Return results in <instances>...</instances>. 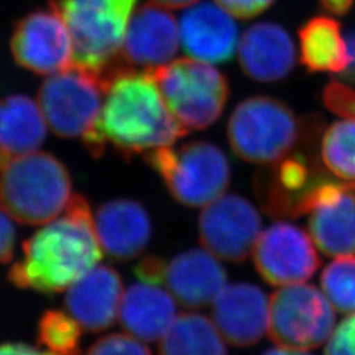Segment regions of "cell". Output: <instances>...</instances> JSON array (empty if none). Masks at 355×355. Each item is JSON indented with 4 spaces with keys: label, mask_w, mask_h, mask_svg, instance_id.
<instances>
[{
    "label": "cell",
    "mask_w": 355,
    "mask_h": 355,
    "mask_svg": "<svg viewBox=\"0 0 355 355\" xmlns=\"http://www.w3.org/2000/svg\"><path fill=\"white\" fill-rule=\"evenodd\" d=\"M102 250L89 203L76 193L64 215L24 241L23 257L10 267L7 278L20 290L62 292L101 262Z\"/></svg>",
    "instance_id": "cell-1"
},
{
    "label": "cell",
    "mask_w": 355,
    "mask_h": 355,
    "mask_svg": "<svg viewBox=\"0 0 355 355\" xmlns=\"http://www.w3.org/2000/svg\"><path fill=\"white\" fill-rule=\"evenodd\" d=\"M98 127L128 155L170 146L189 133L170 112L150 73L127 67L108 83Z\"/></svg>",
    "instance_id": "cell-2"
},
{
    "label": "cell",
    "mask_w": 355,
    "mask_h": 355,
    "mask_svg": "<svg viewBox=\"0 0 355 355\" xmlns=\"http://www.w3.org/2000/svg\"><path fill=\"white\" fill-rule=\"evenodd\" d=\"M71 178L53 154L33 152L13 158L0 173V208L24 225H44L70 203Z\"/></svg>",
    "instance_id": "cell-3"
},
{
    "label": "cell",
    "mask_w": 355,
    "mask_h": 355,
    "mask_svg": "<svg viewBox=\"0 0 355 355\" xmlns=\"http://www.w3.org/2000/svg\"><path fill=\"white\" fill-rule=\"evenodd\" d=\"M137 0H51L69 29L74 64L107 80L121 64V46Z\"/></svg>",
    "instance_id": "cell-4"
},
{
    "label": "cell",
    "mask_w": 355,
    "mask_h": 355,
    "mask_svg": "<svg viewBox=\"0 0 355 355\" xmlns=\"http://www.w3.org/2000/svg\"><path fill=\"white\" fill-rule=\"evenodd\" d=\"M108 83L78 64L49 76L38 91V105L51 132L64 139L80 137L89 154L102 155L107 141L98 123Z\"/></svg>",
    "instance_id": "cell-5"
},
{
    "label": "cell",
    "mask_w": 355,
    "mask_h": 355,
    "mask_svg": "<svg viewBox=\"0 0 355 355\" xmlns=\"http://www.w3.org/2000/svg\"><path fill=\"white\" fill-rule=\"evenodd\" d=\"M145 159L164 179L174 199L187 207L214 202L230 180L227 155L208 141L161 146L145 153Z\"/></svg>",
    "instance_id": "cell-6"
},
{
    "label": "cell",
    "mask_w": 355,
    "mask_h": 355,
    "mask_svg": "<svg viewBox=\"0 0 355 355\" xmlns=\"http://www.w3.org/2000/svg\"><path fill=\"white\" fill-rule=\"evenodd\" d=\"M302 127L286 103L253 96L240 103L229 117L232 150L250 164L272 165L292 152Z\"/></svg>",
    "instance_id": "cell-7"
},
{
    "label": "cell",
    "mask_w": 355,
    "mask_h": 355,
    "mask_svg": "<svg viewBox=\"0 0 355 355\" xmlns=\"http://www.w3.org/2000/svg\"><path fill=\"white\" fill-rule=\"evenodd\" d=\"M149 73L170 112L189 130L211 127L228 102V79L208 62L182 58Z\"/></svg>",
    "instance_id": "cell-8"
},
{
    "label": "cell",
    "mask_w": 355,
    "mask_h": 355,
    "mask_svg": "<svg viewBox=\"0 0 355 355\" xmlns=\"http://www.w3.org/2000/svg\"><path fill=\"white\" fill-rule=\"evenodd\" d=\"M334 325V306L313 286H286L270 299L267 330L280 347L304 352L316 349L329 340Z\"/></svg>",
    "instance_id": "cell-9"
},
{
    "label": "cell",
    "mask_w": 355,
    "mask_h": 355,
    "mask_svg": "<svg viewBox=\"0 0 355 355\" xmlns=\"http://www.w3.org/2000/svg\"><path fill=\"white\" fill-rule=\"evenodd\" d=\"M262 220L253 204L240 195H221L204 205L199 218L200 242L209 253L228 262H242L253 253Z\"/></svg>",
    "instance_id": "cell-10"
},
{
    "label": "cell",
    "mask_w": 355,
    "mask_h": 355,
    "mask_svg": "<svg viewBox=\"0 0 355 355\" xmlns=\"http://www.w3.org/2000/svg\"><path fill=\"white\" fill-rule=\"evenodd\" d=\"M308 215V229L318 249L330 257L355 255V190L345 183L318 182L297 216Z\"/></svg>",
    "instance_id": "cell-11"
},
{
    "label": "cell",
    "mask_w": 355,
    "mask_h": 355,
    "mask_svg": "<svg viewBox=\"0 0 355 355\" xmlns=\"http://www.w3.org/2000/svg\"><path fill=\"white\" fill-rule=\"evenodd\" d=\"M252 254L257 271L277 287L304 283L320 266L311 237L303 229L284 221L263 230Z\"/></svg>",
    "instance_id": "cell-12"
},
{
    "label": "cell",
    "mask_w": 355,
    "mask_h": 355,
    "mask_svg": "<svg viewBox=\"0 0 355 355\" xmlns=\"http://www.w3.org/2000/svg\"><path fill=\"white\" fill-rule=\"evenodd\" d=\"M11 51L17 64L41 76L62 73L74 64L69 29L53 10L21 19L13 31Z\"/></svg>",
    "instance_id": "cell-13"
},
{
    "label": "cell",
    "mask_w": 355,
    "mask_h": 355,
    "mask_svg": "<svg viewBox=\"0 0 355 355\" xmlns=\"http://www.w3.org/2000/svg\"><path fill=\"white\" fill-rule=\"evenodd\" d=\"M179 41L175 17L152 1L142 4L132 15L120 55L129 66L152 71L171 62Z\"/></svg>",
    "instance_id": "cell-14"
},
{
    "label": "cell",
    "mask_w": 355,
    "mask_h": 355,
    "mask_svg": "<svg viewBox=\"0 0 355 355\" xmlns=\"http://www.w3.org/2000/svg\"><path fill=\"white\" fill-rule=\"evenodd\" d=\"M270 299L250 283L228 284L214 302L212 318L224 340L236 346L258 343L268 329Z\"/></svg>",
    "instance_id": "cell-15"
},
{
    "label": "cell",
    "mask_w": 355,
    "mask_h": 355,
    "mask_svg": "<svg viewBox=\"0 0 355 355\" xmlns=\"http://www.w3.org/2000/svg\"><path fill=\"white\" fill-rule=\"evenodd\" d=\"M179 36L184 51L208 64L228 62L237 49L239 28L223 7L205 1L183 13Z\"/></svg>",
    "instance_id": "cell-16"
},
{
    "label": "cell",
    "mask_w": 355,
    "mask_h": 355,
    "mask_svg": "<svg viewBox=\"0 0 355 355\" xmlns=\"http://www.w3.org/2000/svg\"><path fill=\"white\" fill-rule=\"evenodd\" d=\"M124 290L114 268L96 265L67 288L64 304L82 329L99 333L119 318Z\"/></svg>",
    "instance_id": "cell-17"
},
{
    "label": "cell",
    "mask_w": 355,
    "mask_h": 355,
    "mask_svg": "<svg viewBox=\"0 0 355 355\" xmlns=\"http://www.w3.org/2000/svg\"><path fill=\"white\" fill-rule=\"evenodd\" d=\"M95 230L104 253L116 261L139 257L152 237V223L140 203L116 199L103 204L94 216Z\"/></svg>",
    "instance_id": "cell-18"
},
{
    "label": "cell",
    "mask_w": 355,
    "mask_h": 355,
    "mask_svg": "<svg viewBox=\"0 0 355 355\" xmlns=\"http://www.w3.org/2000/svg\"><path fill=\"white\" fill-rule=\"evenodd\" d=\"M239 61L242 71L250 79L263 83L278 82L295 67V45L283 26L258 23L242 35Z\"/></svg>",
    "instance_id": "cell-19"
},
{
    "label": "cell",
    "mask_w": 355,
    "mask_h": 355,
    "mask_svg": "<svg viewBox=\"0 0 355 355\" xmlns=\"http://www.w3.org/2000/svg\"><path fill=\"white\" fill-rule=\"evenodd\" d=\"M164 283L179 304L203 308L212 304L223 291L227 274L214 254L191 249L166 266Z\"/></svg>",
    "instance_id": "cell-20"
},
{
    "label": "cell",
    "mask_w": 355,
    "mask_h": 355,
    "mask_svg": "<svg viewBox=\"0 0 355 355\" xmlns=\"http://www.w3.org/2000/svg\"><path fill=\"white\" fill-rule=\"evenodd\" d=\"M175 318V299L158 286L139 283L124 292L119 313L120 324L128 334L140 341L161 340Z\"/></svg>",
    "instance_id": "cell-21"
},
{
    "label": "cell",
    "mask_w": 355,
    "mask_h": 355,
    "mask_svg": "<svg viewBox=\"0 0 355 355\" xmlns=\"http://www.w3.org/2000/svg\"><path fill=\"white\" fill-rule=\"evenodd\" d=\"M272 165L258 184L263 207L272 215L297 216L305 195L318 180L300 154H288Z\"/></svg>",
    "instance_id": "cell-22"
},
{
    "label": "cell",
    "mask_w": 355,
    "mask_h": 355,
    "mask_svg": "<svg viewBox=\"0 0 355 355\" xmlns=\"http://www.w3.org/2000/svg\"><path fill=\"white\" fill-rule=\"evenodd\" d=\"M46 137V120L31 98L11 95L0 101V150L16 158L36 152Z\"/></svg>",
    "instance_id": "cell-23"
},
{
    "label": "cell",
    "mask_w": 355,
    "mask_h": 355,
    "mask_svg": "<svg viewBox=\"0 0 355 355\" xmlns=\"http://www.w3.org/2000/svg\"><path fill=\"white\" fill-rule=\"evenodd\" d=\"M300 61L311 73L341 74L349 64L346 41L337 20L318 16L299 29Z\"/></svg>",
    "instance_id": "cell-24"
},
{
    "label": "cell",
    "mask_w": 355,
    "mask_h": 355,
    "mask_svg": "<svg viewBox=\"0 0 355 355\" xmlns=\"http://www.w3.org/2000/svg\"><path fill=\"white\" fill-rule=\"evenodd\" d=\"M159 355H227V346L215 322L187 312L177 316L161 338Z\"/></svg>",
    "instance_id": "cell-25"
},
{
    "label": "cell",
    "mask_w": 355,
    "mask_h": 355,
    "mask_svg": "<svg viewBox=\"0 0 355 355\" xmlns=\"http://www.w3.org/2000/svg\"><path fill=\"white\" fill-rule=\"evenodd\" d=\"M321 159L329 173L355 190V117H343L325 130Z\"/></svg>",
    "instance_id": "cell-26"
},
{
    "label": "cell",
    "mask_w": 355,
    "mask_h": 355,
    "mask_svg": "<svg viewBox=\"0 0 355 355\" xmlns=\"http://www.w3.org/2000/svg\"><path fill=\"white\" fill-rule=\"evenodd\" d=\"M82 327L69 312L49 309L40 318L38 343L58 355H78Z\"/></svg>",
    "instance_id": "cell-27"
},
{
    "label": "cell",
    "mask_w": 355,
    "mask_h": 355,
    "mask_svg": "<svg viewBox=\"0 0 355 355\" xmlns=\"http://www.w3.org/2000/svg\"><path fill=\"white\" fill-rule=\"evenodd\" d=\"M321 287L331 305L343 313H355V257L340 255L324 268Z\"/></svg>",
    "instance_id": "cell-28"
},
{
    "label": "cell",
    "mask_w": 355,
    "mask_h": 355,
    "mask_svg": "<svg viewBox=\"0 0 355 355\" xmlns=\"http://www.w3.org/2000/svg\"><path fill=\"white\" fill-rule=\"evenodd\" d=\"M130 334H107L89 347L87 355H152L150 350Z\"/></svg>",
    "instance_id": "cell-29"
},
{
    "label": "cell",
    "mask_w": 355,
    "mask_h": 355,
    "mask_svg": "<svg viewBox=\"0 0 355 355\" xmlns=\"http://www.w3.org/2000/svg\"><path fill=\"white\" fill-rule=\"evenodd\" d=\"M322 101L333 114L341 117H355V89L340 83L330 82L324 89Z\"/></svg>",
    "instance_id": "cell-30"
},
{
    "label": "cell",
    "mask_w": 355,
    "mask_h": 355,
    "mask_svg": "<svg viewBox=\"0 0 355 355\" xmlns=\"http://www.w3.org/2000/svg\"><path fill=\"white\" fill-rule=\"evenodd\" d=\"M325 355H355V313L345 318L331 333Z\"/></svg>",
    "instance_id": "cell-31"
},
{
    "label": "cell",
    "mask_w": 355,
    "mask_h": 355,
    "mask_svg": "<svg viewBox=\"0 0 355 355\" xmlns=\"http://www.w3.org/2000/svg\"><path fill=\"white\" fill-rule=\"evenodd\" d=\"M220 7L239 19H252L268 10L275 0H216Z\"/></svg>",
    "instance_id": "cell-32"
},
{
    "label": "cell",
    "mask_w": 355,
    "mask_h": 355,
    "mask_svg": "<svg viewBox=\"0 0 355 355\" xmlns=\"http://www.w3.org/2000/svg\"><path fill=\"white\" fill-rule=\"evenodd\" d=\"M16 230L12 218L0 208V263L12 262L15 255Z\"/></svg>",
    "instance_id": "cell-33"
},
{
    "label": "cell",
    "mask_w": 355,
    "mask_h": 355,
    "mask_svg": "<svg viewBox=\"0 0 355 355\" xmlns=\"http://www.w3.org/2000/svg\"><path fill=\"white\" fill-rule=\"evenodd\" d=\"M166 266L164 259L158 257H148L136 266L135 274L142 283L158 286L165 280Z\"/></svg>",
    "instance_id": "cell-34"
},
{
    "label": "cell",
    "mask_w": 355,
    "mask_h": 355,
    "mask_svg": "<svg viewBox=\"0 0 355 355\" xmlns=\"http://www.w3.org/2000/svg\"><path fill=\"white\" fill-rule=\"evenodd\" d=\"M0 355H58L20 343H0Z\"/></svg>",
    "instance_id": "cell-35"
},
{
    "label": "cell",
    "mask_w": 355,
    "mask_h": 355,
    "mask_svg": "<svg viewBox=\"0 0 355 355\" xmlns=\"http://www.w3.org/2000/svg\"><path fill=\"white\" fill-rule=\"evenodd\" d=\"M346 46H347V55H349V64L341 73V76L349 83H355V29L349 31L346 35Z\"/></svg>",
    "instance_id": "cell-36"
},
{
    "label": "cell",
    "mask_w": 355,
    "mask_h": 355,
    "mask_svg": "<svg viewBox=\"0 0 355 355\" xmlns=\"http://www.w3.org/2000/svg\"><path fill=\"white\" fill-rule=\"evenodd\" d=\"M320 4L330 15L343 16L353 8L354 0H320Z\"/></svg>",
    "instance_id": "cell-37"
},
{
    "label": "cell",
    "mask_w": 355,
    "mask_h": 355,
    "mask_svg": "<svg viewBox=\"0 0 355 355\" xmlns=\"http://www.w3.org/2000/svg\"><path fill=\"white\" fill-rule=\"evenodd\" d=\"M153 3L165 7V8H171V10H179L189 7L191 4L196 3L198 0H152Z\"/></svg>",
    "instance_id": "cell-38"
},
{
    "label": "cell",
    "mask_w": 355,
    "mask_h": 355,
    "mask_svg": "<svg viewBox=\"0 0 355 355\" xmlns=\"http://www.w3.org/2000/svg\"><path fill=\"white\" fill-rule=\"evenodd\" d=\"M263 355H311L308 354L304 350H292V349H286V347H275L267 350Z\"/></svg>",
    "instance_id": "cell-39"
},
{
    "label": "cell",
    "mask_w": 355,
    "mask_h": 355,
    "mask_svg": "<svg viewBox=\"0 0 355 355\" xmlns=\"http://www.w3.org/2000/svg\"><path fill=\"white\" fill-rule=\"evenodd\" d=\"M11 161H12L11 157H8L6 153L0 150V171H1L6 166L8 165Z\"/></svg>",
    "instance_id": "cell-40"
}]
</instances>
